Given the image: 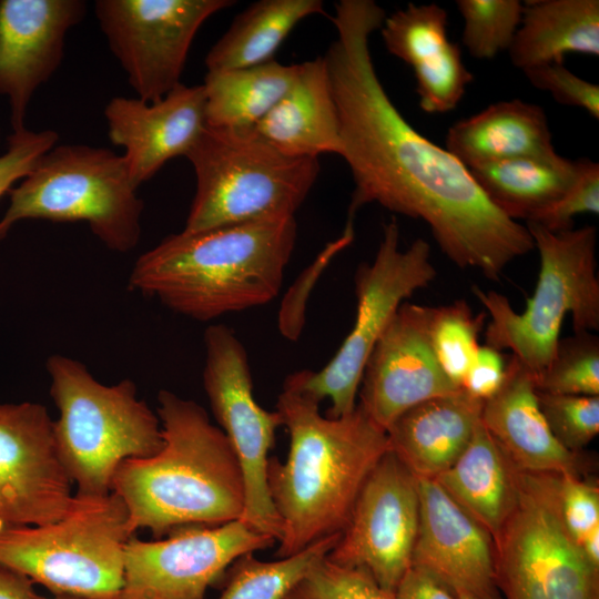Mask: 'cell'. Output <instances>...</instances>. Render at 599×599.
Segmentation results:
<instances>
[{
	"instance_id": "1",
	"label": "cell",
	"mask_w": 599,
	"mask_h": 599,
	"mask_svg": "<svg viewBox=\"0 0 599 599\" xmlns=\"http://www.w3.org/2000/svg\"><path fill=\"white\" fill-rule=\"evenodd\" d=\"M385 18L373 0L338 1L332 17L337 35L324 55L341 156L354 181L347 222L370 203L422 220L455 265L498 282L514 260L535 248L532 237L489 201L459 160L417 132L394 105L369 49Z\"/></svg>"
},
{
	"instance_id": "2",
	"label": "cell",
	"mask_w": 599,
	"mask_h": 599,
	"mask_svg": "<svg viewBox=\"0 0 599 599\" xmlns=\"http://www.w3.org/2000/svg\"><path fill=\"white\" fill-rule=\"evenodd\" d=\"M308 393L284 380L276 410L290 437L284 463L268 458L267 485L282 524L278 558L342 534L357 496L390 449L387 432L357 404L329 417Z\"/></svg>"
},
{
	"instance_id": "3",
	"label": "cell",
	"mask_w": 599,
	"mask_h": 599,
	"mask_svg": "<svg viewBox=\"0 0 599 599\" xmlns=\"http://www.w3.org/2000/svg\"><path fill=\"white\" fill-rule=\"evenodd\" d=\"M158 416L163 446L154 455L125 459L111 485L133 532L155 539L186 526H219L241 518L244 483L223 430L196 402L162 389Z\"/></svg>"
},
{
	"instance_id": "4",
	"label": "cell",
	"mask_w": 599,
	"mask_h": 599,
	"mask_svg": "<svg viewBox=\"0 0 599 599\" xmlns=\"http://www.w3.org/2000/svg\"><path fill=\"white\" fill-rule=\"evenodd\" d=\"M296 234L295 217L182 231L143 253L129 284L202 322L262 306L281 291Z\"/></svg>"
},
{
	"instance_id": "5",
	"label": "cell",
	"mask_w": 599,
	"mask_h": 599,
	"mask_svg": "<svg viewBox=\"0 0 599 599\" xmlns=\"http://www.w3.org/2000/svg\"><path fill=\"white\" fill-rule=\"evenodd\" d=\"M50 394L59 410L53 436L78 495L111 493L122 461L156 454L163 446L159 416L125 378L104 385L81 362L60 354L47 361Z\"/></svg>"
},
{
	"instance_id": "6",
	"label": "cell",
	"mask_w": 599,
	"mask_h": 599,
	"mask_svg": "<svg viewBox=\"0 0 599 599\" xmlns=\"http://www.w3.org/2000/svg\"><path fill=\"white\" fill-rule=\"evenodd\" d=\"M526 227L539 254V273L525 311L516 312L498 292L471 290L490 316L486 345L510 351L535 378L550 362L568 314L575 333L599 329L597 229L550 232L535 222Z\"/></svg>"
},
{
	"instance_id": "7",
	"label": "cell",
	"mask_w": 599,
	"mask_h": 599,
	"mask_svg": "<svg viewBox=\"0 0 599 599\" xmlns=\"http://www.w3.org/2000/svg\"><path fill=\"white\" fill-rule=\"evenodd\" d=\"M185 158L196 177L186 232L294 217L319 173L318 159L287 155L254 128L206 125Z\"/></svg>"
},
{
	"instance_id": "8",
	"label": "cell",
	"mask_w": 599,
	"mask_h": 599,
	"mask_svg": "<svg viewBox=\"0 0 599 599\" xmlns=\"http://www.w3.org/2000/svg\"><path fill=\"white\" fill-rule=\"evenodd\" d=\"M74 495L71 509L59 520L0 526V565L52 596L118 599L125 546L134 536L128 510L113 491Z\"/></svg>"
},
{
	"instance_id": "9",
	"label": "cell",
	"mask_w": 599,
	"mask_h": 599,
	"mask_svg": "<svg viewBox=\"0 0 599 599\" xmlns=\"http://www.w3.org/2000/svg\"><path fill=\"white\" fill-rule=\"evenodd\" d=\"M123 155L83 144L54 145L8 193L0 240L21 220L88 222L110 250H133L141 236L143 202Z\"/></svg>"
},
{
	"instance_id": "10",
	"label": "cell",
	"mask_w": 599,
	"mask_h": 599,
	"mask_svg": "<svg viewBox=\"0 0 599 599\" xmlns=\"http://www.w3.org/2000/svg\"><path fill=\"white\" fill-rule=\"evenodd\" d=\"M430 245L416 238L400 247L395 219L383 226V235L372 263H362L354 275L356 315L353 327L331 361L319 370H297L285 382L308 393L318 402L331 400L326 416L352 413L366 362L398 311L415 292L436 277Z\"/></svg>"
},
{
	"instance_id": "11",
	"label": "cell",
	"mask_w": 599,
	"mask_h": 599,
	"mask_svg": "<svg viewBox=\"0 0 599 599\" xmlns=\"http://www.w3.org/2000/svg\"><path fill=\"white\" fill-rule=\"evenodd\" d=\"M204 346V390L243 476L244 508L240 519L252 530L278 541L282 524L268 490L267 465L276 429L282 426L281 416L255 400L247 353L232 328L224 324L209 326Z\"/></svg>"
},
{
	"instance_id": "12",
	"label": "cell",
	"mask_w": 599,
	"mask_h": 599,
	"mask_svg": "<svg viewBox=\"0 0 599 599\" xmlns=\"http://www.w3.org/2000/svg\"><path fill=\"white\" fill-rule=\"evenodd\" d=\"M519 496L494 538L502 599H599V571L583 557L544 495L518 470Z\"/></svg>"
},
{
	"instance_id": "13",
	"label": "cell",
	"mask_w": 599,
	"mask_h": 599,
	"mask_svg": "<svg viewBox=\"0 0 599 599\" xmlns=\"http://www.w3.org/2000/svg\"><path fill=\"white\" fill-rule=\"evenodd\" d=\"M231 0H98L110 50L139 99L156 102L181 83L193 39Z\"/></svg>"
},
{
	"instance_id": "14",
	"label": "cell",
	"mask_w": 599,
	"mask_h": 599,
	"mask_svg": "<svg viewBox=\"0 0 599 599\" xmlns=\"http://www.w3.org/2000/svg\"><path fill=\"white\" fill-rule=\"evenodd\" d=\"M166 536L128 541L118 599H205L207 589L238 557L276 542L241 519L219 526H186Z\"/></svg>"
},
{
	"instance_id": "15",
	"label": "cell",
	"mask_w": 599,
	"mask_h": 599,
	"mask_svg": "<svg viewBox=\"0 0 599 599\" xmlns=\"http://www.w3.org/2000/svg\"><path fill=\"white\" fill-rule=\"evenodd\" d=\"M419 526L417 478L389 449L365 480L327 558L366 570L394 593L412 564Z\"/></svg>"
},
{
	"instance_id": "16",
	"label": "cell",
	"mask_w": 599,
	"mask_h": 599,
	"mask_svg": "<svg viewBox=\"0 0 599 599\" xmlns=\"http://www.w3.org/2000/svg\"><path fill=\"white\" fill-rule=\"evenodd\" d=\"M74 497L45 406L0 404V526L59 520Z\"/></svg>"
},
{
	"instance_id": "17",
	"label": "cell",
	"mask_w": 599,
	"mask_h": 599,
	"mask_svg": "<svg viewBox=\"0 0 599 599\" xmlns=\"http://www.w3.org/2000/svg\"><path fill=\"white\" fill-rule=\"evenodd\" d=\"M429 308L404 302L366 362L358 404L386 432L407 409L460 388L446 376L434 354Z\"/></svg>"
},
{
	"instance_id": "18",
	"label": "cell",
	"mask_w": 599,
	"mask_h": 599,
	"mask_svg": "<svg viewBox=\"0 0 599 599\" xmlns=\"http://www.w3.org/2000/svg\"><path fill=\"white\" fill-rule=\"evenodd\" d=\"M81 0H0V94L12 132L26 129L35 90L59 68L67 32L85 16Z\"/></svg>"
},
{
	"instance_id": "19",
	"label": "cell",
	"mask_w": 599,
	"mask_h": 599,
	"mask_svg": "<svg viewBox=\"0 0 599 599\" xmlns=\"http://www.w3.org/2000/svg\"><path fill=\"white\" fill-rule=\"evenodd\" d=\"M419 526L412 564L455 590L502 599L495 581L493 536L432 478L417 479Z\"/></svg>"
},
{
	"instance_id": "20",
	"label": "cell",
	"mask_w": 599,
	"mask_h": 599,
	"mask_svg": "<svg viewBox=\"0 0 599 599\" xmlns=\"http://www.w3.org/2000/svg\"><path fill=\"white\" fill-rule=\"evenodd\" d=\"M110 141L124 149L133 184L150 180L171 159L186 155L204 128L203 84H177L156 102L116 97L104 109Z\"/></svg>"
},
{
	"instance_id": "21",
	"label": "cell",
	"mask_w": 599,
	"mask_h": 599,
	"mask_svg": "<svg viewBox=\"0 0 599 599\" xmlns=\"http://www.w3.org/2000/svg\"><path fill=\"white\" fill-rule=\"evenodd\" d=\"M447 22V11L437 3H408L380 28L387 51L412 67L426 113L453 111L474 79L458 44L448 39Z\"/></svg>"
},
{
	"instance_id": "22",
	"label": "cell",
	"mask_w": 599,
	"mask_h": 599,
	"mask_svg": "<svg viewBox=\"0 0 599 599\" xmlns=\"http://www.w3.org/2000/svg\"><path fill=\"white\" fill-rule=\"evenodd\" d=\"M480 422L519 471L585 475V460L555 438L540 410L534 376L512 355L501 387L484 402Z\"/></svg>"
},
{
	"instance_id": "23",
	"label": "cell",
	"mask_w": 599,
	"mask_h": 599,
	"mask_svg": "<svg viewBox=\"0 0 599 599\" xmlns=\"http://www.w3.org/2000/svg\"><path fill=\"white\" fill-rule=\"evenodd\" d=\"M484 402L461 387L425 400L398 416L387 429L390 450L417 478H436L469 444Z\"/></svg>"
},
{
	"instance_id": "24",
	"label": "cell",
	"mask_w": 599,
	"mask_h": 599,
	"mask_svg": "<svg viewBox=\"0 0 599 599\" xmlns=\"http://www.w3.org/2000/svg\"><path fill=\"white\" fill-rule=\"evenodd\" d=\"M254 129L274 148L291 156L341 155L338 113L324 57L298 64L288 91Z\"/></svg>"
},
{
	"instance_id": "25",
	"label": "cell",
	"mask_w": 599,
	"mask_h": 599,
	"mask_svg": "<svg viewBox=\"0 0 599 599\" xmlns=\"http://www.w3.org/2000/svg\"><path fill=\"white\" fill-rule=\"evenodd\" d=\"M546 113L518 99L490 104L457 121L446 134V150L467 169L504 160L555 153Z\"/></svg>"
},
{
	"instance_id": "26",
	"label": "cell",
	"mask_w": 599,
	"mask_h": 599,
	"mask_svg": "<svg viewBox=\"0 0 599 599\" xmlns=\"http://www.w3.org/2000/svg\"><path fill=\"white\" fill-rule=\"evenodd\" d=\"M434 479L493 539L519 496L518 469L481 422L463 454Z\"/></svg>"
},
{
	"instance_id": "27",
	"label": "cell",
	"mask_w": 599,
	"mask_h": 599,
	"mask_svg": "<svg viewBox=\"0 0 599 599\" xmlns=\"http://www.w3.org/2000/svg\"><path fill=\"white\" fill-rule=\"evenodd\" d=\"M521 70L564 63L567 53L599 55L598 0H528L508 49Z\"/></svg>"
},
{
	"instance_id": "28",
	"label": "cell",
	"mask_w": 599,
	"mask_h": 599,
	"mask_svg": "<svg viewBox=\"0 0 599 599\" xmlns=\"http://www.w3.org/2000/svg\"><path fill=\"white\" fill-rule=\"evenodd\" d=\"M489 201L511 220H536L569 187L576 161L558 153L480 164L468 169Z\"/></svg>"
},
{
	"instance_id": "29",
	"label": "cell",
	"mask_w": 599,
	"mask_h": 599,
	"mask_svg": "<svg viewBox=\"0 0 599 599\" xmlns=\"http://www.w3.org/2000/svg\"><path fill=\"white\" fill-rule=\"evenodd\" d=\"M321 0H260L232 21L205 58L207 71L260 65L273 60L303 19L324 14Z\"/></svg>"
},
{
	"instance_id": "30",
	"label": "cell",
	"mask_w": 599,
	"mask_h": 599,
	"mask_svg": "<svg viewBox=\"0 0 599 599\" xmlns=\"http://www.w3.org/2000/svg\"><path fill=\"white\" fill-rule=\"evenodd\" d=\"M297 67L272 60L250 68L207 71L203 83L206 125L254 128L288 91Z\"/></svg>"
},
{
	"instance_id": "31",
	"label": "cell",
	"mask_w": 599,
	"mask_h": 599,
	"mask_svg": "<svg viewBox=\"0 0 599 599\" xmlns=\"http://www.w3.org/2000/svg\"><path fill=\"white\" fill-rule=\"evenodd\" d=\"M339 537L341 534L323 538L274 561H261L252 552L238 557L230 566L217 599H284L328 555Z\"/></svg>"
},
{
	"instance_id": "32",
	"label": "cell",
	"mask_w": 599,
	"mask_h": 599,
	"mask_svg": "<svg viewBox=\"0 0 599 599\" xmlns=\"http://www.w3.org/2000/svg\"><path fill=\"white\" fill-rule=\"evenodd\" d=\"M485 319V312L475 314L464 300L429 308L430 345L441 369L458 387L480 346L478 337Z\"/></svg>"
},
{
	"instance_id": "33",
	"label": "cell",
	"mask_w": 599,
	"mask_h": 599,
	"mask_svg": "<svg viewBox=\"0 0 599 599\" xmlns=\"http://www.w3.org/2000/svg\"><path fill=\"white\" fill-rule=\"evenodd\" d=\"M537 392L599 396V338L590 332L560 338L546 368L534 378Z\"/></svg>"
},
{
	"instance_id": "34",
	"label": "cell",
	"mask_w": 599,
	"mask_h": 599,
	"mask_svg": "<svg viewBox=\"0 0 599 599\" xmlns=\"http://www.w3.org/2000/svg\"><path fill=\"white\" fill-rule=\"evenodd\" d=\"M524 474L548 500L577 545L599 527L597 481L569 473Z\"/></svg>"
},
{
	"instance_id": "35",
	"label": "cell",
	"mask_w": 599,
	"mask_h": 599,
	"mask_svg": "<svg viewBox=\"0 0 599 599\" xmlns=\"http://www.w3.org/2000/svg\"><path fill=\"white\" fill-rule=\"evenodd\" d=\"M464 19L463 43L475 59H493L508 50L520 26L518 0H457Z\"/></svg>"
},
{
	"instance_id": "36",
	"label": "cell",
	"mask_w": 599,
	"mask_h": 599,
	"mask_svg": "<svg viewBox=\"0 0 599 599\" xmlns=\"http://www.w3.org/2000/svg\"><path fill=\"white\" fill-rule=\"evenodd\" d=\"M540 410L555 438L580 454L599 434V396L537 392Z\"/></svg>"
},
{
	"instance_id": "37",
	"label": "cell",
	"mask_w": 599,
	"mask_h": 599,
	"mask_svg": "<svg viewBox=\"0 0 599 599\" xmlns=\"http://www.w3.org/2000/svg\"><path fill=\"white\" fill-rule=\"evenodd\" d=\"M284 599H394L361 568L318 561Z\"/></svg>"
},
{
	"instance_id": "38",
	"label": "cell",
	"mask_w": 599,
	"mask_h": 599,
	"mask_svg": "<svg viewBox=\"0 0 599 599\" xmlns=\"http://www.w3.org/2000/svg\"><path fill=\"white\" fill-rule=\"evenodd\" d=\"M576 176L569 187L535 222L550 232L573 229V217L599 212V164L589 159L576 161Z\"/></svg>"
},
{
	"instance_id": "39",
	"label": "cell",
	"mask_w": 599,
	"mask_h": 599,
	"mask_svg": "<svg viewBox=\"0 0 599 599\" xmlns=\"http://www.w3.org/2000/svg\"><path fill=\"white\" fill-rule=\"evenodd\" d=\"M531 85L549 92L561 104L586 110L599 119V85L586 81L564 63H548L522 70Z\"/></svg>"
},
{
	"instance_id": "40",
	"label": "cell",
	"mask_w": 599,
	"mask_h": 599,
	"mask_svg": "<svg viewBox=\"0 0 599 599\" xmlns=\"http://www.w3.org/2000/svg\"><path fill=\"white\" fill-rule=\"evenodd\" d=\"M58 139L57 132L52 130L33 132L24 129L9 135L8 149L0 155V197L32 171L39 159L57 144Z\"/></svg>"
},
{
	"instance_id": "41",
	"label": "cell",
	"mask_w": 599,
	"mask_h": 599,
	"mask_svg": "<svg viewBox=\"0 0 599 599\" xmlns=\"http://www.w3.org/2000/svg\"><path fill=\"white\" fill-rule=\"evenodd\" d=\"M507 361L502 353L488 345H480L465 375L461 388L483 402L493 397L506 377Z\"/></svg>"
},
{
	"instance_id": "42",
	"label": "cell",
	"mask_w": 599,
	"mask_h": 599,
	"mask_svg": "<svg viewBox=\"0 0 599 599\" xmlns=\"http://www.w3.org/2000/svg\"><path fill=\"white\" fill-rule=\"evenodd\" d=\"M394 599H458L456 590L432 571L410 564L394 591Z\"/></svg>"
},
{
	"instance_id": "43",
	"label": "cell",
	"mask_w": 599,
	"mask_h": 599,
	"mask_svg": "<svg viewBox=\"0 0 599 599\" xmlns=\"http://www.w3.org/2000/svg\"><path fill=\"white\" fill-rule=\"evenodd\" d=\"M33 582L0 565V599H32Z\"/></svg>"
},
{
	"instance_id": "44",
	"label": "cell",
	"mask_w": 599,
	"mask_h": 599,
	"mask_svg": "<svg viewBox=\"0 0 599 599\" xmlns=\"http://www.w3.org/2000/svg\"><path fill=\"white\" fill-rule=\"evenodd\" d=\"M578 547L590 566L599 571V527L590 531Z\"/></svg>"
},
{
	"instance_id": "45",
	"label": "cell",
	"mask_w": 599,
	"mask_h": 599,
	"mask_svg": "<svg viewBox=\"0 0 599 599\" xmlns=\"http://www.w3.org/2000/svg\"><path fill=\"white\" fill-rule=\"evenodd\" d=\"M32 599H78L72 597H64V596H51V597H44L38 595L35 591L32 593Z\"/></svg>"
},
{
	"instance_id": "46",
	"label": "cell",
	"mask_w": 599,
	"mask_h": 599,
	"mask_svg": "<svg viewBox=\"0 0 599 599\" xmlns=\"http://www.w3.org/2000/svg\"><path fill=\"white\" fill-rule=\"evenodd\" d=\"M458 599H479L469 592L463 591V590H456Z\"/></svg>"
}]
</instances>
